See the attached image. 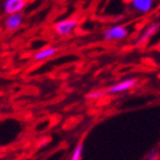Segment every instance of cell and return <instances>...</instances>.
I'll list each match as a JSON object with an SVG mask.
<instances>
[{
    "label": "cell",
    "mask_w": 160,
    "mask_h": 160,
    "mask_svg": "<svg viewBox=\"0 0 160 160\" xmlns=\"http://www.w3.org/2000/svg\"><path fill=\"white\" fill-rule=\"evenodd\" d=\"M105 95H107L105 90H92L85 95V99L90 100V101H96V100L101 99Z\"/></svg>",
    "instance_id": "obj_9"
},
{
    "label": "cell",
    "mask_w": 160,
    "mask_h": 160,
    "mask_svg": "<svg viewBox=\"0 0 160 160\" xmlns=\"http://www.w3.org/2000/svg\"><path fill=\"white\" fill-rule=\"evenodd\" d=\"M129 36V28L123 25H113L103 32V39L107 42L122 40Z\"/></svg>",
    "instance_id": "obj_1"
},
{
    "label": "cell",
    "mask_w": 160,
    "mask_h": 160,
    "mask_svg": "<svg viewBox=\"0 0 160 160\" xmlns=\"http://www.w3.org/2000/svg\"><path fill=\"white\" fill-rule=\"evenodd\" d=\"M156 3L153 0H132L130 1V7L139 13H148L155 8Z\"/></svg>",
    "instance_id": "obj_5"
},
{
    "label": "cell",
    "mask_w": 160,
    "mask_h": 160,
    "mask_svg": "<svg viewBox=\"0 0 160 160\" xmlns=\"http://www.w3.org/2000/svg\"><path fill=\"white\" fill-rule=\"evenodd\" d=\"M158 157H159V153H158L157 150H152L147 155V160H158Z\"/></svg>",
    "instance_id": "obj_11"
},
{
    "label": "cell",
    "mask_w": 160,
    "mask_h": 160,
    "mask_svg": "<svg viewBox=\"0 0 160 160\" xmlns=\"http://www.w3.org/2000/svg\"><path fill=\"white\" fill-rule=\"evenodd\" d=\"M57 52H58V48L55 47V46H46L38 49L36 53L34 54L32 56V61L34 62H43L46 59L51 58L54 55H56Z\"/></svg>",
    "instance_id": "obj_7"
},
{
    "label": "cell",
    "mask_w": 160,
    "mask_h": 160,
    "mask_svg": "<svg viewBox=\"0 0 160 160\" xmlns=\"http://www.w3.org/2000/svg\"><path fill=\"white\" fill-rule=\"evenodd\" d=\"M78 20L76 18H66L57 22L53 26V29L57 36L66 37V36H69V35L74 32L75 28L78 27Z\"/></svg>",
    "instance_id": "obj_2"
},
{
    "label": "cell",
    "mask_w": 160,
    "mask_h": 160,
    "mask_svg": "<svg viewBox=\"0 0 160 160\" xmlns=\"http://www.w3.org/2000/svg\"><path fill=\"white\" fill-rule=\"evenodd\" d=\"M0 155H1V149H0Z\"/></svg>",
    "instance_id": "obj_12"
},
{
    "label": "cell",
    "mask_w": 160,
    "mask_h": 160,
    "mask_svg": "<svg viewBox=\"0 0 160 160\" xmlns=\"http://www.w3.org/2000/svg\"><path fill=\"white\" fill-rule=\"evenodd\" d=\"M22 24H24V13L22 12L9 15L5 19V28L9 32L17 30L22 27Z\"/></svg>",
    "instance_id": "obj_6"
},
{
    "label": "cell",
    "mask_w": 160,
    "mask_h": 160,
    "mask_svg": "<svg viewBox=\"0 0 160 160\" xmlns=\"http://www.w3.org/2000/svg\"><path fill=\"white\" fill-rule=\"evenodd\" d=\"M159 29H160V24H159V22H153V24H151L150 26H148L147 28L144 29V32L140 35V37L138 38V44L146 43V42H147V40H149L150 38H151L152 36H153V35H155Z\"/></svg>",
    "instance_id": "obj_8"
},
{
    "label": "cell",
    "mask_w": 160,
    "mask_h": 160,
    "mask_svg": "<svg viewBox=\"0 0 160 160\" xmlns=\"http://www.w3.org/2000/svg\"><path fill=\"white\" fill-rule=\"evenodd\" d=\"M138 84V80L136 78H128L126 80H122L120 82L115 83L113 85L109 86V88L105 90L107 92V95H115V94H120L123 92L130 91L131 88H133L134 86Z\"/></svg>",
    "instance_id": "obj_3"
},
{
    "label": "cell",
    "mask_w": 160,
    "mask_h": 160,
    "mask_svg": "<svg viewBox=\"0 0 160 160\" xmlns=\"http://www.w3.org/2000/svg\"><path fill=\"white\" fill-rule=\"evenodd\" d=\"M83 150H84V144H83L82 142H78V143L75 146L74 149H73L69 160H82Z\"/></svg>",
    "instance_id": "obj_10"
},
{
    "label": "cell",
    "mask_w": 160,
    "mask_h": 160,
    "mask_svg": "<svg viewBox=\"0 0 160 160\" xmlns=\"http://www.w3.org/2000/svg\"><path fill=\"white\" fill-rule=\"evenodd\" d=\"M26 5L27 2L25 0H6L2 5V10L7 16H9L13 13L22 12Z\"/></svg>",
    "instance_id": "obj_4"
}]
</instances>
